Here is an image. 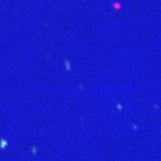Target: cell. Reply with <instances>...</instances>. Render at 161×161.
Masks as SVG:
<instances>
[{"mask_svg": "<svg viewBox=\"0 0 161 161\" xmlns=\"http://www.w3.org/2000/svg\"><path fill=\"white\" fill-rule=\"evenodd\" d=\"M7 145H9V141L5 140V139H0V149H5Z\"/></svg>", "mask_w": 161, "mask_h": 161, "instance_id": "cell-1", "label": "cell"}]
</instances>
